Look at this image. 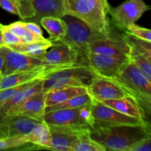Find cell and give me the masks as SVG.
Returning a JSON list of instances; mask_svg holds the SVG:
<instances>
[{"mask_svg":"<svg viewBox=\"0 0 151 151\" xmlns=\"http://www.w3.org/2000/svg\"><path fill=\"white\" fill-rule=\"evenodd\" d=\"M91 137L106 147V150L125 151L135 143L151 137L150 124L119 125L93 128Z\"/></svg>","mask_w":151,"mask_h":151,"instance_id":"cell-1","label":"cell"},{"mask_svg":"<svg viewBox=\"0 0 151 151\" xmlns=\"http://www.w3.org/2000/svg\"><path fill=\"white\" fill-rule=\"evenodd\" d=\"M123 90L147 121L151 111V81L133 63L129 64L116 77L109 78ZM148 122V121H147Z\"/></svg>","mask_w":151,"mask_h":151,"instance_id":"cell-2","label":"cell"},{"mask_svg":"<svg viewBox=\"0 0 151 151\" xmlns=\"http://www.w3.org/2000/svg\"><path fill=\"white\" fill-rule=\"evenodd\" d=\"M66 14L85 22L96 34L106 36L109 33V10L99 0H63L62 16Z\"/></svg>","mask_w":151,"mask_h":151,"instance_id":"cell-3","label":"cell"},{"mask_svg":"<svg viewBox=\"0 0 151 151\" xmlns=\"http://www.w3.org/2000/svg\"><path fill=\"white\" fill-rule=\"evenodd\" d=\"M96 74L86 64L74 65L55 71L44 78L42 91L66 86L87 88Z\"/></svg>","mask_w":151,"mask_h":151,"instance_id":"cell-4","label":"cell"},{"mask_svg":"<svg viewBox=\"0 0 151 151\" xmlns=\"http://www.w3.org/2000/svg\"><path fill=\"white\" fill-rule=\"evenodd\" d=\"M61 19L66 25V33L61 41L54 44L61 43L70 46L79 52L84 63L86 64V56L89 53V43L102 35L93 32L85 22L76 16L66 14L63 15Z\"/></svg>","mask_w":151,"mask_h":151,"instance_id":"cell-5","label":"cell"},{"mask_svg":"<svg viewBox=\"0 0 151 151\" xmlns=\"http://www.w3.org/2000/svg\"><path fill=\"white\" fill-rule=\"evenodd\" d=\"M43 121L50 125L91 129L93 118L91 102L75 109H60L45 112Z\"/></svg>","mask_w":151,"mask_h":151,"instance_id":"cell-6","label":"cell"},{"mask_svg":"<svg viewBox=\"0 0 151 151\" xmlns=\"http://www.w3.org/2000/svg\"><path fill=\"white\" fill-rule=\"evenodd\" d=\"M91 115L93 118L92 128H106L119 125H147L150 122L139 118L124 114L101 102L91 99Z\"/></svg>","mask_w":151,"mask_h":151,"instance_id":"cell-7","label":"cell"},{"mask_svg":"<svg viewBox=\"0 0 151 151\" xmlns=\"http://www.w3.org/2000/svg\"><path fill=\"white\" fill-rule=\"evenodd\" d=\"M63 0H19V16L24 22L40 24L45 16L62 17Z\"/></svg>","mask_w":151,"mask_h":151,"instance_id":"cell-8","label":"cell"},{"mask_svg":"<svg viewBox=\"0 0 151 151\" xmlns=\"http://www.w3.org/2000/svg\"><path fill=\"white\" fill-rule=\"evenodd\" d=\"M150 9V6L144 0H126L117 7H110L109 13L114 25L121 30L126 31L129 25L136 23Z\"/></svg>","mask_w":151,"mask_h":151,"instance_id":"cell-9","label":"cell"},{"mask_svg":"<svg viewBox=\"0 0 151 151\" xmlns=\"http://www.w3.org/2000/svg\"><path fill=\"white\" fill-rule=\"evenodd\" d=\"M128 56H112L88 53L86 65L97 75L106 78L116 77L129 64Z\"/></svg>","mask_w":151,"mask_h":151,"instance_id":"cell-10","label":"cell"},{"mask_svg":"<svg viewBox=\"0 0 151 151\" xmlns=\"http://www.w3.org/2000/svg\"><path fill=\"white\" fill-rule=\"evenodd\" d=\"M89 53L112 56H128L130 49L124 40L122 34L119 33L111 26L106 36H100L92 40L88 45Z\"/></svg>","mask_w":151,"mask_h":151,"instance_id":"cell-11","label":"cell"},{"mask_svg":"<svg viewBox=\"0 0 151 151\" xmlns=\"http://www.w3.org/2000/svg\"><path fill=\"white\" fill-rule=\"evenodd\" d=\"M0 55L3 59L1 76L47 65L41 59L18 52L4 45L0 47Z\"/></svg>","mask_w":151,"mask_h":151,"instance_id":"cell-12","label":"cell"},{"mask_svg":"<svg viewBox=\"0 0 151 151\" xmlns=\"http://www.w3.org/2000/svg\"><path fill=\"white\" fill-rule=\"evenodd\" d=\"M72 66L74 65H45L4 75L0 78V90L24 84L38 78H44L55 71Z\"/></svg>","mask_w":151,"mask_h":151,"instance_id":"cell-13","label":"cell"},{"mask_svg":"<svg viewBox=\"0 0 151 151\" xmlns=\"http://www.w3.org/2000/svg\"><path fill=\"white\" fill-rule=\"evenodd\" d=\"M40 59L47 65H77L85 64L78 51L68 44H52L47 49Z\"/></svg>","mask_w":151,"mask_h":151,"instance_id":"cell-14","label":"cell"},{"mask_svg":"<svg viewBox=\"0 0 151 151\" xmlns=\"http://www.w3.org/2000/svg\"><path fill=\"white\" fill-rule=\"evenodd\" d=\"M86 89L91 98L98 102L126 97L123 90L114 81L98 75L93 78Z\"/></svg>","mask_w":151,"mask_h":151,"instance_id":"cell-15","label":"cell"},{"mask_svg":"<svg viewBox=\"0 0 151 151\" xmlns=\"http://www.w3.org/2000/svg\"><path fill=\"white\" fill-rule=\"evenodd\" d=\"M32 118L19 115L0 116V139L18 135H26L38 123Z\"/></svg>","mask_w":151,"mask_h":151,"instance_id":"cell-16","label":"cell"},{"mask_svg":"<svg viewBox=\"0 0 151 151\" xmlns=\"http://www.w3.org/2000/svg\"><path fill=\"white\" fill-rule=\"evenodd\" d=\"M46 97L47 92L42 90L35 93L8 115H19L43 122L45 114Z\"/></svg>","mask_w":151,"mask_h":151,"instance_id":"cell-17","label":"cell"},{"mask_svg":"<svg viewBox=\"0 0 151 151\" xmlns=\"http://www.w3.org/2000/svg\"><path fill=\"white\" fill-rule=\"evenodd\" d=\"M50 132V150L72 151V146L77 139V135L84 128H72L67 127L47 125Z\"/></svg>","mask_w":151,"mask_h":151,"instance_id":"cell-18","label":"cell"},{"mask_svg":"<svg viewBox=\"0 0 151 151\" xmlns=\"http://www.w3.org/2000/svg\"><path fill=\"white\" fill-rule=\"evenodd\" d=\"M44 78L39 79L36 83L26 88L25 89L22 90V91L19 92L16 95L13 96L12 98H10V100H7L6 103L1 105L0 106V116L10 114L16 108L19 107L21 104H22L24 101L26 100L28 97H29L35 93L41 91L42 90L43 81H44Z\"/></svg>","mask_w":151,"mask_h":151,"instance_id":"cell-19","label":"cell"},{"mask_svg":"<svg viewBox=\"0 0 151 151\" xmlns=\"http://www.w3.org/2000/svg\"><path fill=\"white\" fill-rule=\"evenodd\" d=\"M87 89L85 87L66 86L53 88L47 91L45 105L46 107L64 102L72 97L86 94Z\"/></svg>","mask_w":151,"mask_h":151,"instance_id":"cell-20","label":"cell"},{"mask_svg":"<svg viewBox=\"0 0 151 151\" xmlns=\"http://www.w3.org/2000/svg\"><path fill=\"white\" fill-rule=\"evenodd\" d=\"M40 24L49 33L48 40L52 44L61 41L66 33V25L60 17L45 16L41 19Z\"/></svg>","mask_w":151,"mask_h":151,"instance_id":"cell-21","label":"cell"},{"mask_svg":"<svg viewBox=\"0 0 151 151\" xmlns=\"http://www.w3.org/2000/svg\"><path fill=\"white\" fill-rule=\"evenodd\" d=\"M52 43L49 41L48 38H45L44 40L35 42L29 43H20L16 45L9 46V48L18 52L31 56V57L39 58L44 52L52 47Z\"/></svg>","mask_w":151,"mask_h":151,"instance_id":"cell-22","label":"cell"},{"mask_svg":"<svg viewBox=\"0 0 151 151\" xmlns=\"http://www.w3.org/2000/svg\"><path fill=\"white\" fill-rule=\"evenodd\" d=\"M101 103H103V104L109 106V107L112 108V109L124 114L145 120L142 114L140 111L137 105L127 96L125 97H122V98L104 100Z\"/></svg>","mask_w":151,"mask_h":151,"instance_id":"cell-23","label":"cell"},{"mask_svg":"<svg viewBox=\"0 0 151 151\" xmlns=\"http://www.w3.org/2000/svg\"><path fill=\"white\" fill-rule=\"evenodd\" d=\"M24 136L27 142L35 145L40 148L49 149L50 143V132L48 125L44 121L38 122L29 134Z\"/></svg>","mask_w":151,"mask_h":151,"instance_id":"cell-24","label":"cell"},{"mask_svg":"<svg viewBox=\"0 0 151 151\" xmlns=\"http://www.w3.org/2000/svg\"><path fill=\"white\" fill-rule=\"evenodd\" d=\"M124 40L129 47L130 53L128 56L142 55L151 60V42L142 39L132 35L128 31L122 34Z\"/></svg>","mask_w":151,"mask_h":151,"instance_id":"cell-25","label":"cell"},{"mask_svg":"<svg viewBox=\"0 0 151 151\" xmlns=\"http://www.w3.org/2000/svg\"><path fill=\"white\" fill-rule=\"evenodd\" d=\"M91 129L81 130L72 146V151H106V147L93 139L90 135Z\"/></svg>","mask_w":151,"mask_h":151,"instance_id":"cell-26","label":"cell"},{"mask_svg":"<svg viewBox=\"0 0 151 151\" xmlns=\"http://www.w3.org/2000/svg\"><path fill=\"white\" fill-rule=\"evenodd\" d=\"M7 28L11 32H13L15 35L21 38L22 43H29L35 42V41H41L45 39L44 36L40 37L35 35L31 32L29 29L27 28L24 21H19V22H15L9 25H6Z\"/></svg>","mask_w":151,"mask_h":151,"instance_id":"cell-27","label":"cell"},{"mask_svg":"<svg viewBox=\"0 0 151 151\" xmlns=\"http://www.w3.org/2000/svg\"><path fill=\"white\" fill-rule=\"evenodd\" d=\"M91 101V98L88 93L81 95L76 96L72 97L69 100L64 102L58 103V104L53 105V106H47L45 108V112L51 111L55 110H60V109H75V108L81 107L86 104H88Z\"/></svg>","mask_w":151,"mask_h":151,"instance_id":"cell-28","label":"cell"},{"mask_svg":"<svg viewBox=\"0 0 151 151\" xmlns=\"http://www.w3.org/2000/svg\"><path fill=\"white\" fill-rule=\"evenodd\" d=\"M130 63H133L140 72L151 81V60L142 55L128 56Z\"/></svg>","mask_w":151,"mask_h":151,"instance_id":"cell-29","label":"cell"},{"mask_svg":"<svg viewBox=\"0 0 151 151\" xmlns=\"http://www.w3.org/2000/svg\"><path fill=\"white\" fill-rule=\"evenodd\" d=\"M24 135H18L13 137H4L0 139V150H7L20 147L27 144Z\"/></svg>","mask_w":151,"mask_h":151,"instance_id":"cell-30","label":"cell"},{"mask_svg":"<svg viewBox=\"0 0 151 151\" xmlns=\"http://www.w3.org/2000/svg\"><path fill=\"white\" fill-rule=\"evenodd\" d=\"M126 31L130 32L132 35L142 38V39L146 40L147 41L151 42V31L150 29L147 28L142 27L137 25L135 23L129 25L127 28Z\"/></svg>","mask_w":151,"mask_h":151,"instance_id":"cell-31","label":"cell"},{"mask_svg":"<svg viewBox=\"0 0 151 151\" xmlns=\"http://www.w3.org/2000/svg\"><path fill=\"white\" fill-rule=\"evenodd\" d=\"M1 35H2V39L4 46L9 47V46L16 45V44L22 43L21 38L15 35L13 32H11L6 27V25L1 24Z\"/></svg>","mask_w":151,"mask_h":151,"instance_id":"cell-32","label":"cell"},{"mask_svg":"<svg viewBox=\"0 0 151 151\" xmlns=\"http://www.w3.org/2000/svg\"><path fill=\"white\" fill-rule=\"evenodd\" d=\"M0 7L9 13L19 16V0H0Z\"/></svg>","mask_w":151,"mask_h":151,"instance_id":"cell-33","label":"cell"},{"mask_svg":"<svg viewBox=\"0 0 151 151\" xmlns=\"http://www.w3.org/2000/svg\"><path fill=\"white\" fill-rule=\"evenodd\" d=\"M125 151H151V137L135 143Z\"/></svg>","mask_w":151,"mask_h":151,"instance_id":"cell-34","label":"cell"},{"mask_svg":"<svg viewBox=\"0 0 151 151\" xmlns=\"http://www.w3.org/2000/svg\"><path fill=\"white\" fill-rule=\"evenodd\" d=\"M24 24L25 25H26L27 28L31 32L34 33L35 35H38V36L43 37V32L42 30H41L40 26L38 25V24L30 22H24Z\"/></svg>","mask_w":151,"mask_h":151,"instance_id":"cell-35","label":"cell"},{"mask_svg":"<svg viewBox=\"0 0 151 151\" xmlns=\"http://www.w3.org/2000/svg\"><path fill=\"white\" fill-rule=\"evenodd\" d=\"M99 1H100V2H101L102 4L104 5V7H106L108 10H109V8H110L111 6L109 5V2H108L107 0H99Z\"/></svg>","mask_w":151,"mask_h":151,"instance_id":"cell-36","label":"cell"},{"mask_svg":"<svg viewBox=\"0 0 151 151\" xmlns=\"http://www.w3.org/2000/svg\"><path fill=\"white\" fill-rule=\"evenodd\" d=\"M1 24H2L0 23V47L4 45V42H3L2 39V35H1Z\"/></svg>","mask_w":151,"mask_h":151,"instance_id":"cell-37","label":"cell"},{"mask_svg":"<svg viewBox=\"0 0 151 151\" xmlns=\"http://www.w3.org/2000/svg\"><path fill=\"white\" fill-rule=\"evenodd\" d=\"M2 63H3V59H2V57L1 56V55H0V78L1 76V68H2Z\"/></svg>","mask_w":151,"mask_h":151,"instance_id":"cell-38","label":"cell"}]
</instances>
